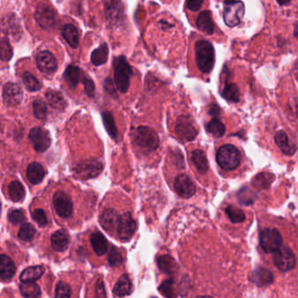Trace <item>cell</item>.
Masks as SVG:
<instances>
[{"instance_id":"cell-54","label":"cell","mask_w":298,"mask_h":298,"mask_svg":"<svg viewBox=\"0 0 298 298\" xmlns=\"http://www.w3.org/2000/svg\"><path fill=\"white\" fill-rule=\"evenodd\" d=\"M219 107L217 106V105H212L211 109H210V114H211V115H213V116H215L217 114H219Z\"/></svg>"},{"instance_id":"cell-5","label":"cell","mask_w":298,"mask_h":298,"mask_svg":"<svg viewBox=\"0 0 298 298\" xmlns=\"http://www.w3.org/2000/svg\"><path fill=\"white\" fill-rule=\"evenodd\" d=\"M245 14V6L239 0H225L223 19L226 25L235 27L241 23Z\"/></svg>"},{"instance_id":"cell-17","label":"cell","mask_w":298,"mask_h":298,"mask_svg":"<svg viewBox=\"0 0 298 298\" xmlns=\"http://www.w3.org/2000/svg\"><path fill=\"white\" fill-rule=\"evenodd\" d=\"M36 63L38 68L42 73H53L58 68V63L55 57L48 51H42L38 53Z\"/></svg>"},{"instance_id":"cell-14","label":"cell","mask_w":298,"mask_h":298,"mask_svg":"<svg viewBox=\"0 0 298 298\" xmlns=\"http://www.w3.org/2000/svg\"><path fill=\"white\" fill-rule=\"evenodd\" d=\"M104 11L107 20L113 25L119 23L124 18V8L121 0H105Z\"/></svg>"},{"instance_id":"cell-1","label":"cell","mask_w":298,"mask_h":298,"mask_svg":"<svg viewBox=\"0 0 298 298\" xmlns=\"http://www.w3.org/2000/svg\"><path fill=\"white\" fill-rule=\"evenodd\" d=\"M196 62L204 73L212 71L215 63V52L212 44L207 40H199L195 44Z\"/></svg>"},{"instance_id":"cell-8","label":"cell","mask_w":298,"mask_h":298,"mask_svg":"<svg viewBox=\"0 0 298 298\" xmlns=\"http://www.w3.org/2000/svg\"><path fill=\"white\" fill-rule=\"evenodd\" d=\"M175 132L179 139L188 142L195 138L198 129L190 116H180L176 123Z\"/></svg>"},{"instance_id":"cell-11","label":"cell","mask_w":298,"mask_h":298,"mask_svg":"<svg viewBox=\"0 0 298 298\" xmlns=\"http://www.w3.org/2000/svg\"><path fill=\"white\" fill-rule=\"evenodd\" d=\"M53 203L57 214L61 218H68L72 214L73 202L65 192H56L53 195Z\"/></svg>"},{"instance_id":"cell-31","label":"cell","mask_w":298,"mask_h":298,"mask_svg":"<svg viewBox=\"0 0 298 298\" xmlns=\"http://www.w3.org/2000/svg\"><path fill=\"white\" fill-rule=\"evenodd\" d=\"M253 280L258 286H267L272 283L274 276L271 272L267 268H258L254 271Z\"/></svg>"},{"instance_id":"cell-43","label":"cell","mask_w":298,"mask_h":298,"mask_svg":"<svg viewBox=\"0 0 298 298\" xmlns=\"http://www.w3.org/2000/svg\"><path fill=\"white\" fill-rule=\"evenodd\" d=\"M33 113L34 116L39 120H45L47 118V108L46 103L42 100H35L33 102Z\"/></svg>"},{"instance_id":"cell-19","label":"cell","mask_w":298,"mask_h":298,"mask_svg":"<svg viewBox=\"0 0 298 298\" xmlns=\"http://www.w3.org/2000/svg\"><path fill=\"white\" fill-rule=\"evenodd\" d=\"M4 31L13 37H20L22 34V27L15 14H7L3 18Z\"/></svg>"},{"instance_id":"cell-16","label":"cell","mask_w":298,"mask_h":298,"mask_svg":"<svg viewBox=\"0 0 298 298\" xmlns=\"http://www.w3.org/2000/svg\"><path fill=\"white\" fill-rule=\"evenodd\" d=\"M174 188L176 192L185 199L191 198L196 192L195 184L186 174H181L176 178Z\"/></svg>"},{"instance_id":"cell-4","label":"cell","mask_w":298,"mask_h":298,"mask_svg":"<svg viewBox=\"0 0 298 298\" xmlns=\"http://www.w3.org/2000/svg\"><path fill=\"white\" fill-rule=\"evenodd\" d=\"M241 159L242 157L239 150L232 144L221 146L216 154V161L225 171L236 169L241 163Z\"/></svg>"},{"instance_id":"cell-36","label":"cell","mask_w":298,"mask_h":298,"mask_svg":"<svg viewBox=\"0 0 298 298\" xmlns=\"http://www.w3.org/2000/svg\"><path fill=\"white\" fill-rule=\"evenodd\" d=\"M20 288L21 295L25 297H40L41 295L40 287L34 282H23Z\"/></svg>"},{"instance_id":"cell-55","label":"cell","mask_w":298,"mask_h":298,"mask_svg":"<svg viewBox=\"0 0 298 298\" xmlns=\"http://www.w3.org/2000/svg\"><path fill=\"white\" fill-rule=\"evenodd\" d=\"M276 1H277V3H278L279 5H281V6H286V5L290 3L291 0H276Z\"/></svg>"},{"instance_id":"cell-2","label":"cell","mask_w":298,"mask_h":298,"mask_svg":"<svg viewBox=\"0 0 298 298\" xmlns=\"http://www.w3.org/2000/svg\"><path fill=\"white\" fill-rule=\"evenodd\" d=\"M133 142L142 153L154 152L159 145V136L153 129L146 126H140L135 129Z\"/></svg>"},{"instance_id":"cell-29","label":"cell","mask_w":298,"mask_h":298,"mask_svg":"<svg viewBox=\"0 0 298 298\" xmlns=\"http://www.w3.org/2000/svg\"><path fill=\"white\" fill-rule=\"evenodd\" d=\"M45 272V268L42 266H32L26 268L20 275L21 282H35L40 279Z\"/></svg>"},{"instance_id":"cell-51","label":"cell","mask_w":298,"mask_h":298,"mask_svg":"<svg viewBox=\"0 0 298 298\" xmlns=\"http://www.w3.org/2000/svg\"><path fill=\"white\" fill-rule=\"evenodd\" d=\"M203 2L204 0H186V7L189 10L197 12L202 7Z\"/></svg>"},{"instance_id":"cell-40","label":"cell","mask_w":298,"mask_h":298,"mask_svg":"<svg viewBox=\"0 0 298 298\" xmlns=\"http://www.w3.org/2000/svg\"><path fill=\"white\" fill-rule=\"evenodd\" d=\"M22 80H23V83L26 88L31 92H34V91L41 89V84L39 82V80L37 79L33 73H29V72L24 73L22 76Z\"/></svg>"},{"instance_id":"cell-25","label":"cell","mask_w":298,"mask_h":298,"mask_svg":"<svg viewBox=\"0 0 298 298\" xmlns=\"http://www.w3.org/2000/svg\"><path fill=\"white\" fill-rule=\"evenodd\" d=\"M90 242H91V245H92L94 251L96 252V255L98 256L105 255L109 245H108L106 238L103 236L102 233L98 232V231L94 232L91 235Z\"/></svg>"},{"instance_id":"cell-57","label":"cell","mask_w":298,"mask_h":298,"mask_svg":"<svg viewBox=\"0 0 298 298\" xmlns=\"http://www.w3.org/2000/svg\"><path fill=\"white\" fill-rule=\"evenodd\" d=\"M294 73H295V79L298 82V62L294 66Z\"/></svg>"},{"instance_id":"cell-10","label":"cell","mask_w":298,"mask_h":298,"mask_svg":"<svg viewBox=\"0 0 298 298\" xmlns=\"http://www.w3.org/2000/svg\"><path fill=\"white\" fill-rule=\"evenodd\" d=\"M274 262L281 271L286 272L295 268L296 264L295 255L287 247H281L274 253Z\"/></svg>"},{"instance_id":"cell-12","label":"cell","mask_w":298,"mask_h":298,"mask_svg":"<svg viewBox=\"0 0 298 298\" xmlns=\"http://www.w3.org/2000/svg\"><path fill=\"white\" fill-rule=\"evenodd\" d=\"M31 142L37 153H45L51 144V138L47 130L36 127L31 129L29 133Z\"/></svg>"},{"instance_id":"cell-6","label":"cell","mask_w":298,"mask_h":298,"mask_svg":"<svg viewBox=\"0 0 298 298\" xmlns=\"http://www.w3.org/2000/svg\"><path fill=\"white\" fill-rule=\"evenodd\" d=\"M259 242L262 250L268 254H274L282 247V236L275 229H262L259 236Z\"/></svg>"},{"instance_id":"cell-26","label":"cell","mask_w":298,"mask_h":298,"mask_svg":"<svg viewBox=\"0 0 298 298\" xmlns=\"http://www.w3.org/2000/svg\"><path fill=\"white\" fill-rule=\"evenodd\" d=\"M62 36L70 47L76 49L79 46V34L77 27L72 24H66L62 27L61 30Z\"/></svg>"},{"instance_id":"cell-39","label":"cell","mask_w":298,"mask_h":298,"mask_svg":"<svg viewBox=\"0 0 298 298\" xmlns=\"http://www.w3.org/2000/svg\"><path fill=\"white\" fill-rule=\"evenodd\" d=\"M36 234V229L30 223H25L20 227L18 236L21 241L30 242Z\"/></svg>"},{"instance_id":"cell-48","label":"cell","mask_w":298,"mask_h":298,"mask_svg":"<svg viewBox=\"0 0 298 298\" xmlns=\"http://www.w3.org/2000/svg\"><path fill=\"white\" fill-rule=\"evenodd\" d=\"M33 219L41 227H45L48 223L47 215L42 209H36L33 212Z\"/></svg>"},{"instance_id":"cell-50","label":"cell","mask_w":298,"mask_h":298,"mask_svg":"<svg viewBox=\"0 0 298 298\" xmlns=\"http://www.w3.org/2000/svg\"><path fill=\"white\" fill-rule=\"evenodd\" d=\"M9 220L14 225L20 224L25 220V214L21 210H14L9 214Z\"/></svg>"},{"instance_id":"cell-37","label":"cell","mask_w":298,"mask_h":298,"mask_svg":"<svg viewBox=\"0 0 298 298\" xmlns=\"http://www.w3.org/2000/svg\"><path fill=\"white\" fill-rule=\"evenodd\" d=\"M205 129L210 134H212V136L217 137V138L224 136V134L226 133V127L224 123L217 118L211 120L205 126Z\"/></svg>"},{"instance_id":"cell-13","label":"cell","mask_w":298,"mask_h":298,"mask_svg":"<svg viewBox=\"0 0 298 298\" xmlns=\"http://www.w3.org/2000/svg\"><path fill=\"white\" fill-rule=\"evenodd\" d=\"M117 234L122 241H129L136 232V223L129 212H125L120 216L117 226Z\"/></svg>"},{"instance_id":"cell-32","label":"cell","mask_w":298,"mask_h":298,"mask_svg":"<svg viewBox=\"0 0 298 298\" xmlns=\"http://www.w3.org/2000/svg\"><path fill=\"white\" fill-rule=\"evenodd\" d=\"M109 57V48L106 44H102L91 53V62L95 66H101L107 62Z\"/></svg>"},{"instance_id":"cell-44","label":"cell","mask_w":298,"mask_h":298,"mask_svg":"<svg viewBox=\"0 0 298 298\" xmlns=\"http://www.w3.org/2000/svg\"><path fill=\"white\" fill-rule=\"evenodd\" d=\"M159 290L166 297H175V288L173 280H166L159 286Z\"/></svg>"},{"instance_id":"cell-9","label":"cell","mask_w":298,"mask_h":298,"mask_svg":"<svg viewBox=\"0 0 298 298\" xmlns=\"http://www.w3.org/2000/svg\"><path fill=\"white\" fill-rule=\"evenodd\" d=\"M35 20L41 28L52 30L57 25L56 14L47 5H40L35 12Z\"/></svg>"},{"instance_id":"cell-38","label":"cell","mask_w":298,"mask_h":298,"mask_svg":"<svg viewBox=\"0 0 298 298\" xmlns=\"http://www.w3.org/2000/svg\"><path fill=\"white\" fill-rule=\"evenodd\" d=\"M221 96L232 103H237L240 100V90L235 83L227 84L222 90Z\"/></svg>"},{"instance_id":"cell-53","label":"cell","mask_w":298,"mask_h":298,"mask_svg":"<svg viewBox=\"0 0 298 298\" xmlns=\"http://www.w3.org/2000/svg\"><path fill=\"white\" fill-rule=\"evenodd\" d=\"M96 295L100 296V297H103L105 296V288H104V285L102 280H98L97 284H96Z\"/></svg>"},{"instance_id":"cell-34","label":"cell","mask_w":298,"mask_h":298,"mask_svg":"<svg viewBox=\"0 0 298 298\" xmlns=\"http://www.w3.org/2000/svg\"><path fill=\"white\" fill-rule=\"evenodd\" d=\"M192 159L199 173H205L208 171V162L205 153L201 150H195L192 153Z\"/></svg>"},{"instance_id":"cell-41","label":"cell","mask_w":298,"mask_h":298,"mask_svg":"<svg viewBox=\"0 0 298 298\" xmlns=\"http://www.w3.org/2000/svg\"><path fill=\"white\" fill-rule=\"evenodd\" d=\"M103 120L107 131L110 134V136H112L113 138L116 139V137H117V129H116L112 114L110 112H108V111L107 112H103Z\"/></svg>"},{"instance_id":"cell-18","label":"cell","mask_w":298,"mask_h":298,"mask_svg":"<svg viewBox=\"0 0 298 298\" xmlns=\"http://www.w3.org/2000/svg\"><path fill=\"white\" fill-rule=\"evenodd\" d=\"M120 216L114 209H107L100 217V224L108 232H113L117 229Z\"/></svg>"},{"instance_id":"cell-24","label":"cell","mask_w":298,"mask_h":298,"mask_svg":"<svg viewBox=\"0 0 298 298\" xmlns=\"http://www.w3.org/2000/svg\"><path fill=\"white\" fill-rule=\"evenodd\" d=\"M45 170L39 163H31L27 170V179L33 185H38L42 182L45 178Z\"/></svg>"},{"instance_id":"cell-3","label":"cell","mask_w":298,"mask_h":298,"mask_svg":"<svg viewBox=\"0 0 298 298\" xmlns=\"http://www.w3.org/2000/svg\"><path fill=\"white\" fill-rule=\"evenodd\" d=\"M113 66L116 88L121 93H126L129 90L132 69L124 56L116 57Z\"/></svg>"},{"instance_id":"cell-30","label":"cell","mask_w":298,"mask_h":298,"mask_svg":"<svg viewBox=\"0 0 298 298\" xmlns=\"http://www.w3.org/2000/svg\"><path fill=\"white\" fill-rule=\"evenodd\" d=\"M157 262L159 269L167 275H173L178 269V265L174 259L170 255H160L157 260Z\"/></svg>"},{"instance_id":"cell-35","label":"cell","mask_w":298,"mask_h":298,"mask_svg":"<svg viewBox=\"0 0 298 298\" xmlns=\"http://www.w3.org/2000/svg\"><path fill=\"white\" fill-rule=\"evenodd\" d=\"M8 193L10 199L14 202H19L23 200L26 195V190L23 185L19 181H13L8 186Z\"/></svg>"},{"instance_id":"cell-42","label":"cell","mask_w":298,"mask_h":298,"mask_svg":"<svg viewBox=\"0 0 298 298\" xmlns=\"http://www.w3.org/2000/svg\"><path fill=\"white\" fill-rule=\"evenodd\" d=\"M226 212L229 216V219L234 223H239V222L244 221L246 219L245 213L242 211V209L229 205L226 209Z\"/></svg>"},{"instance_id":"cell-56","label":"cell","mask_w":298,"mask_h":298,"mask_svg":"<svg viewBox=\"0 0 298 298\" xmlns=\"http://www.w3.org/2000/svg\"><path fill=\"white\" fill-rule=\"evenodd\" d=\"M294 36L298 40V21L295 24V27H294Z\"/></svg>"},{"instance_id":"cell-45","label":"cell","mask_w":298,"mask_h":298,"mask_svg":"<svg viewBox=\"0 0 298 298\" xmlns=\"http://www.w3.org/2000/svg\"><path fill=\"white\" fill-rule=\"evenodd\" d=\"M13 56V49L7 38H3L1 40V59L4 61L11 60Z\"/></svg>"},{"instance_id":"cell-49","label":"cell","mask_w":298,"mask_h":298,"mask_svg":"<svg viewBox=\"0 0 298 298\" xmlns=\"http://www.w3.org/2000/svg\"><path fill=\"white\" fill-rule=\"evenodd\" d=\"M83 83L84 84L85 93L90 97H94L95 96V83L93 81L90 79V77L83 76Z\"/></svg>"},{"instance_id":"cell-47","label":"cell","mask_w":298,"mask_h":298,"mask_svg":"<svg viewBox=\"0 0 298 298\" xmlns=\"http://www.w3.org/2000/svg\"><path fill=\"white\" fill-rule=\"evenodd\" d=\"M55 296L57 297H70L71 288L66 282H59L55 288Z\"/></svg>"},{"instance_id":"cell-7","label":"cell","mask_w":298,"mask_h":298,"mask_svg":"<svg viewBox=\"0 0 298 298\" xmlns=\"http://www.w3.org/2000/svg\"><path fill=\"white\" fill-rule=\"evenodd\" d=\"M103 166L97 159H90L79 163L74 168V174L79 179H93L103 172Z\"/></svg>"},{"instance_id":"cell-52","label":"cell","mask_w":298,"mask_h":298,"mask_svg":"<svg viewBox=\"0 0 298 298\" xmlns=\"http://www.w3.org/2000/svg\"><path fill=\"white\" fill-rule=\"evenodd\" d=\"M104 87H105V90H107V92L110 94V96L115 97V98H117V94H116V89H115V87H114L112 80L110 79V77H108V78L105 80Z\"/></svg>"},{"instance_id":"cell-27","label":"cell","mask_w":298,"mask_h":298,"mask_svg":"<svg viewBox=\"0 0 298 298\" xmlns=\"http://www.w3.org/2000/svg\"><path fill=\"white\" fill-rule=\"evenodd\" d=\"M83 73L82 70L79 67L73 65L66 67V71L64 73V79L66 81L67 84L69 85L70 88H76L78 85V83L83 79Z\"/></svg>"},{"instance_id":"cell-28","label":"cell","mask_w":298,"mask_h":298,"mask_svg":"<svg viewBox=\"0 0 298 298\" xmlns=\"http://www.w3.org/2000/svg\"><path fill=\"white\" fill-rule=\"evenodd\" d=\"M46 98L50 104V106L54 110H64L66 109V102L64 99L62 95L56 90H47L46 93Z\"/></svg>"},{"instance_id":"cell-46","label":"cell","mask_w":298,"mask_h":298,"mask_svg":"<svg viewBox=\"0 0 298 298\" xmlns=\"http://www.w3.org/2000/svg\"><path fill=\"white\" fill-rule=\"evenodd\" d=\"M123 262V255H121V253L116 248H112L110 249V255H109L110 265L112 267H117V266L121 265Z\"/></svg>"},{"instance_id":"cell-33","label":"cell","mask_w":298,"mask_h":298,"mask_svg":"<svg viewBox=\"0 0 298 298\" xmlns=\"http://www.w3.org/2000/svg\"><path fill=\"white\" fill-rule=\"evenodd\" d=\"M113 292L116 296H125V295L130 294L131 283H130L128 275H123L120 277L118 282H116V284L114 287Z\"/></svg>"},{"instance_id":"cell-22","label":"cell","mask_w":298,"mask_h":298,"mask_svg":"<svg viewBox=\"0 0 298 298\" xmlns=\"http://www.w3.org/2000/svg\"><path fill=\"white\" fill-rule=\"evenodd\" d=\"M196 26L199 30L205 34L211 35L214 32V25L212 19V14L209 11H204L199 14L196 20Z\"/></svg>"},{"instance_id":"cell-15","label":"cell","mask_w":298,"mask_h":298,"mask_svg":"<svg viewBox=\"0 0 298 298\" xmlns=\"http://www.w3.org/2000/svg\"><path fill=\"white\" fill-rule=\"evenodd\" d=\"M23 98V91L16 83H8L3 88L4 103L9 107L18 106Z\"/></svg>"},{"instance_id":"cell-23","label":"cell","mask_w":298,"mask_h":298,"mask_svg":"<svg viewBox=\"0 0 298 298\" xmlns=\"http://www.w3.org/2000/svg\"><path fill=\"white\" fill-rule=\"evenodd\" d=\"M70 239L68 236V233L66 230H58L53 234L51 238V243L52 247L54 250L56 251H65L69 245Z\"/></svg>"},{"instance_id":"cell-21","label":"cell","mask_w":298,"mask_h":298,"mask_svg":"<svg viewBox=\"0 0 298 298\" xmlns=\"http://www.w3.org/2000/svg\"><path fill=\"white\" fill-rule=\"evenodd\" d=\"M16 267L14 261L6 255L0 256V277L3 281H8L14 277Z\"/></svg>"},{"instance_id":"cell-20","label":"cell","mask_w":298,"mask_h":298,"mask_svg":"<svg viewBox=\"0 0 298 298\" xmlns=\"http://www.w3.org/2000/svg\"><path fill=\"white\" fill-rule=\"evenodd\" d=\"M275 141L277 146H278L279 149L281 150L282 153L285 155H287V156H292L296 152V149H297L296 145H295V143H293V142L289 141L287 134L282 130H280V131L276 133Z\"/></svg>"}]
</instances>
